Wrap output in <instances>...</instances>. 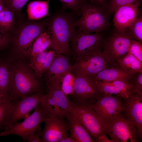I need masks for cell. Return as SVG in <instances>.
<instances>
[{
  "instance_id": "5",
  "label": "cell",
  "mask_w": 142,
  "mask_h": 142,
  "mask_svg": "<svg viewBox=\"0 0 142 142\" xmlns=\"http://www.w3.org/2000/svg\"><path fill=\"white\" fill-rule=\"evenodd\" d=\"M104 38L103 32L85 33L75 27L70 40L72 61L80 57L102 51Z\"/></svg>"
},
{
  "instance_id": "21",
  "label": "cell",
  "mask_w": 142,
  "mask_h": 142,
  "mask_svg": "<svg viewBox=\"0 0 142 142\" xmlns=\"http://www.w3.org/2000/svg\"><path fill=\"white\" fill-rule=\"evenodd\" d=\"M66 117L68 121L70 137L77 142H93L94 141L78 118L70 111Z\"/></svg>"
},
{
  "instance_id": "10",
  "label": "cell",
  "mask_w": 142,
  "mask_h": 142,
  "mask_svg": "<svg viewBox=\"0 0 142 142\" xmlns=\"http://www.w3.org/2000/svg\"><path fill=\"white\" fill-rule=\"evenodd\" d=\"M106 134L113 142H136L138 135L136 128L121 113L108 122Z\"/></svg>"
},
{
  "instance_id": "24",
  "label": "cell",
  "mask_w": 142,
  "mask_h": 142,
  "mask_svg": "<svg viewBox=\"0 0 142 142\" xmlns=\"http://www.w3.org/2000/svg\"><path fill=\"white\" fill-rule=\"evenodd\" d=\"M114 63L128 72L134 73L142 72V62L129 52Z\"/></svg>"
},
{
  "instance_id": "31",
  "label": "cell",
  "mask_w": 142,
  "mask_h": 142,
  "mask_svg": "<svg viewBox=\"0 0 142 142\" xmlns=\"http://www.w3.org/2000/svg\"><path fill=\"white\" fill-rule=\"evenodd\" d=\"M11 102L7 101L0 103V132L9 119L12 113Z\"/></svg>"
},
{
  "instance_id": "23",
  "label": "cell",
  "mask_w": 142,
  "mask_h": 142,
  "mask_svg": "<svg viewBox=\"0 0 142 142\" xmlns=\"http://www.w3.org/2000/svg\"><path fill=\"white\" fill-rule=\"evenodd\" d=\"M50 0L36 1L28 5L27 12L30 20L40 19L49 14V4Z\"/></svg>"
},
{
  "instance_id": "18",
  "label": "cell",
  "mask_w": 142,
  "mask_h": 142,
  "mask_svg": "<svg viewBox=\"0 0 142 142\" xmlns=\"http://www.w3.org/2000/svg\"><path fill=\"white\" fill-rule=\"evenodd\" d=\"M73 69V65L69 62L68 57L56 54L50 66L44 73L46 74L45 81L61 84L64 75L67 72L72 71Z\"/></svg>"
},
{
  "instance_id": "30",
  "label": "cell",
  "mask_w": 142,
  "mask_h": 142,
  "mask_svg": "<svg viewBox=\"0 0 142 142\" xmlns=\"http://www.w3.org/2000/svg\"><path fill=\"white\" fill-rule=\"evenodd\" d=\"M134 39L142 43V15L139 14L127 29Z\"/></svg>"
},
{
  "instance_id": "28",
  "label": "cell",
  "mask_w": 142,
  "mask_h": 142,
  "mask_svg": "<svg viewBox=\"0 0 142 142\" xmlns=\"http://www.w3.org/2000/svg\"><path fill=\"white\" fill-rule=\"evenodd\" d=\"M75 76L72 71L66 73L63 76L61 81V89L67 96L71 95L74 89Z\"/></svg>"
},
{
  "instance_id": "25",
  "label": "cell",
  "mask_w": 142,
  "mask_h": 142,
  "mask_svg": "<svg viewBox=\"0 0 142 142\" xmlns=\"http://www.w3.org/2000/svg\"><path fill=\"white\" fill-rule=\"evenodd\" d=\"M51 40L46 32L41 33L36 39L31 48L29 55L34 56L44 51L50 47Z\"/></svg>"
},
{
  "instance_id": "20",
  "label": "cell",
  "mask_w": 142,
  "mask_h": 142,
  "mask_svg": "<svg viewBox=\"0 0 142 142\" xmlns=\"http://www.w3.org/2000/svg\"><path fill=\"white\" fill-rule=\"evenodd\" d=\"M53 50H45L34 56L31 57V67L33 70L34 75L37 79L41 77L48 69L56 54Z\"/></svg>"
},
{
  "instance_id": "4",
  "label": "cell",
  "mask_w": 142,
  "mask_h": 142,
  "mask_svg": "<svg viewBox=\"0 0 142 142\" xmlns=\"http://www.w3.org/2000/svg\"><path fill=\"white\" fill-rule=\"evenodd\" d=\"M70 111L79 120L95 141L102 133L106 134L107 122L89 105L71 101Z\"/></svg>"
},
{
  "instance_id": "38",
  "label": "cell",
  "mask_w": 142,
  "mask_h": 142,
  "mask_svg": "<svg viewBox=\"0 0 142 142\" xmlns=\"http://www.w3.org/2000/svg\"><path fill=\"white\" fill-rule=\"evenodd\" d=\"M109 0H87L88 2L95 4L106 10Z\"/></svg>"
},
{
  "instance_id": "13",
  "label": "cell",
  "mask_w": 142,
  "mask_h": 142,
  "mask_svg": "<svg viewBox=\"0 0 142 142\" xmlns=\"http://www.w3.org/2000/svg\"><path fill=\"white\" fill-rule=\"evenodd\" d=\"M111 65L102 51L77 59L73 66V69L90 77Z\"/></svg>"
},
{
  "instance_id": "19",
  "label": "cell",
  "mask_w": 142,
  "mask_h": 142,
  "mask_svg": "<svg viewBox=\"0 0 142 142\" xmlns=\"http://www.w3.org/2000/svg\"><path fill=\"white\" fill-rule=\"evenodd\" d=\"M136 74L125 70L114 63L89 77L94 82H109L119 80L129 82Z\"/></svg>"
},
{
  "instance_id": "27",
  "label": "cell",
  "mask_w": 142,
  "mask_h": 142,
  "mask_svg": "<svg viewBox=\"0 0 142 142\" xmlns=\"http://www.w3.org/2000/svg\"><path fill=\"white\" fill-rule=\"evenodd\" d=\"M14 13L5 6L0 12V29L6 31L11 30L14 25Z\"/></svg>"
},
{
  "instance_id": "26",
  "label": "cell",
  "mask_w": 142,
  "mask_h": 142,
  "mask_svg": "<svg viewBox=\"0 0 142 142\" xmlns=\"http://www.w3.org/2000/svg\"><path fill=\"white\" fill-rule=\"evenodd\" d=\"M95 82L99 89L104 93L114 94L124 99L127 98L130 95L117 86L110 82L102 81Z\"/></svg>"
},
{
  "instance_id": "33",
  "label": "cell",
  "mask_w": 142,
  "mask_h": 142,
  "mask_svg": "<svg viewBox=\"0 0 142 142\" xmlns=\"http://www.w3.org/2000/svg\"><path fill=\"white\" fill-rule=\"evenodd\" d=\"M129 82L131 86V93L142 95V72L135 74Z\"/></svg>"
},
{
  "instance_id": "12",
  "label": "cell",
  "mask_w": 142,
  "mask_h": 142,
  "mask_svg": "<svg viewBox=\"0 0 142 142\" xmlns=\"http://www.w3.org/2000/svg\"><path fill=\"white\" fill-rule=\"evenodd\" d=\"M46 96V94L40 92L23 96L17 101L11 102V115L3 128L12 125L20 119L27 118L30 115V112L44 100Z\"/></svg>"
},
{
  "instance_id": "9",
  "label": "cell",
  "mask_w": 142,
  "mask_h": 142,
  "mask_svg": "<svg viewBox=\"0 0 142 142\" xmlns=\"http://www.w3.org/2000/svg\"><path fill=\"white\" fill-rule=\"evenodd\" d=\"M47 26V20L45 19L21 25L15 37V50L20 54L29 55L32 42L45 31Z\"/></svg>"
},
{
  "instance_id": "16",
  "label": "cell",
  "mask_w": 142,
  "mask_h": 142,
  "mask_svg": "<svg viewBox=\"0 0 142 142\" xmlns=\"http://www.w3.org/2000/svg\"><path fill=\"white\" fill-rule=\"evenodd\" d=\"M140 3H130L118 8L114 13L113 22L115 30L119 32H124L135 20L140 13Z\"/></svg>"
},
{
  "instance_id": "29",
  "label": "cell",
  "mask_w": 142,
  "mask_h": 142,
  "mask_svg": "<svg viewBox=\"0 0 142 142\" xmlns=\"http://www.w3.org/2000/svg\"><path fill=\"white\" fill-rule=\"evenodd\" d=\"M62 5V8L68 9L75 14L77 17L81 16V10L87 0H59Z\"/></svg>"
},
{
  "instance_id": "36",
  "label": "cell",
  "mask_w": 142,
  "mask_h": 142,
  "mask_svg": "<svg viewBox=\"0 0 142 142\" xmlns=\"http://www.w3.org/2000/svg\"><path fill=\"white\" fill-rule=\"evenodd\" d=\"M9 36L8 32L0 29V50L6 47L9 43Z\"/></svg>"
},
{
  "instance_id": "8",
  "label": "cell",
  "mask_w": 142,
  "mask_h": 142,
  "mask_svg": "<svg viewBox=\"0 0 142 142\" xmlns=\"http://www.w3.org/2000/svg\"><path fill=\"white\" fill-rule=\"evenodd\" d=\"M133 40L134 39L128 32H119L115 30L104 38L102 44L103 52L111 64L127 54Z\"/></svg>"
},
{
  "instance_id": "1",
  "label": "cell",
  "mask_w": 142,
  "mask_h": 142,
  "mask_svg": "<svg viewBox=\"0 0 142 142\" xmlns=\"http://www.w3.org/2000/svg\"><path fill=\"white\" fill-rule=\"evenodd\" d=\"M77 16L62 8L55 11L47 20L46 32L51 40V47L56 54L68 57L71 51L70 40Z\"/></svg>"
},
{
  "instance_id": "14",
  "label": "cell",
  "mask_w": 142,
  "mask_h": 142,
  "mask_svg": "<svg viewBox=\"0 0 142 142\" xmlns=\"http://www.w3.org/2000/svg\"><path fill=\"white\" fill-rule=\"evenodd\" d=\"M120 97L105 94L89 105L107 122L124 111V104Z\"/></svg>"
},
{
  "instance_id": "11",
  "label": "cell",
  "mask_w": 142,
  "mask_h": 142,
  "mask_svg": "<svg viewBox=\"0 0 142 142\" xmlns=\"http://www.w3.org/2000/svg\"><path fill=\"white\" fill-rule=\"evenodd\" d=\"M72 72L75 76L74 91L71 95L73 101L87 103L89 100H97L104 94L89 77L73 69Z\"/></svg>"
},
{
  "instance_id": "40",
  "label": "cell",
  "mask_w": 142,
  "mask_h": 142,
  "mask_svg": "<svg viewBox=\"0 0 142 142\" xmlns=\"http://www.w3.org/2000/svg\"><path fill=\"white\" fill-rule=\"evenodd\" d=\"M59 142H77L76 140L70 137H68L67 134L64 136Z\"/></svg>"
},
{
  "instance_id": "34",
  "label": "cell",
  "mask_w": 142,
  "mask_h": 142,
  "mask_svg": "<svg viewBox=\"0 0 142 142\" xmlns=\"http://www.w3.org/2000/svg\"><path fill=\"white\" fill-rule=\"evenodd\" d=\"M29 0H4L6 6L9 8L14 14L19 15L21 10Z\"/></svg>"
},
{
  "instance_id": "6",
  "label": "cell",
  "mask_w": 142,
  "mask_h": 142,
  "mask_svg": "<svg viewBox=\"0 0 142 142\" xmlns=\"http://www.w3.org/2000/svg\"><path fill=\"white\" fill-rule=\"evenodd\" d=\"M48 88L44 100L41 103L46 113L64 119L70 112L71 100L62 91L61 84L45 82Z\"/></svg>"
},
{
  "instance_id": "39",
  "label": "cell",
  "mask_w": 142,
  "mask_h": 142,
  "mask_svg": "<svg viewBox=\"0 0 142 142\" xmlns=\"http://www.w3.org/2000/svg\"><path fill=\"white\" fill-rule=\"evenodd\" d=\"M103 133L100 134L98 137L96 142H113L109 139Z\"/></svg>"
},
{
  "instance_id": "15",
  "label": "cell",
  "mask_w": 142,
  "mask_h": 142,
  "mask_svg": "<svg viewBox=\"0 0 142 142\" xmlns=\"http://www.w3.org/2000/svg\"><path fill=\"white\" fill-rule=\"evenodd\" d=\"M45 122L44 129L41 131L42 142H59L62 138L67 135L69 127L64 119L59 118L49 113Z\"/></svg>"
},
{
  "instance_id": "2",
  "label": "cell",
  "mask_w": 142,
  "mask_h": 142,
  "mask_svg": "<svg viewBox=\"0 0 142 142\" xmlns=\"http://www.w3.org/2000/svg\"><path fill=\"white\" fill-rule=\"evenodd\" d=\"M109 16L106 9L87 1L83 6L81 17L76 20L74 26L85 33L103 32L111 27Z\"/></svg>"
},
{
  "instance_id": "37",
  "label": "cell",
  "mask_w": 142,
  "mask_h": 142,
  "mask_svg": "<svg viewBox=\"0 0 142 142\" xmlns=\"http://www.w3.org/2000/svg\"><path fill=\"white\" fill-rule=\"evenodd\" d=\"M41 130L40 128L37 131V133H33L27 138L26 141L28 142H42L40 137Z\"/></svg>"
},
{
  "instance_id": "3",
  "label": "cell",
  "mask_w": 142,
  "mask_h": 142,
  "mask_svg": "<svg viewBox=\"0 0 142 142\" xmlns=\"http://www.w3.org/2000/svg\"><path fill=\"white\" fill-rule=\"evenodd\" d=\"M11 67L12 90L9 101L14 102L23 96L41 92V84L24 65Z\"/></svg>"
},
{
  "instance_id": "7",
  "label": "cell",
  "mask_w": 142,
  "mask_h": 142,
  "mask_svg": "<svg viewBox=\"0 0 142 142\" xmlns=\"http://www.w3.org/2000/svg\"><path fill=\"white\" fill-rule=\"evenodd\" d=\"M47 118L40 103L34 112L22 122H17L12 125L4 127L0 132V136L17 135L21 137L24 142H26L28 136L37 132L41 124L45 122Z\"/></svg>"
},
{
  "instance_id": "42",
  "label": "cell",
  "mask_w": 142,
  "mask_h": 142,
  "mask_svg": "<svg viewBox=\"0 0 142 142\" xmlns=\"http://www.w3.org/2000/svg\"><path fill=\"white\" fill-rule=\"evenodd\" d=\"M3 102L2 101V100H1L0 97V103H2V102Z\"/></svg>"
},
{
  "instance_id": "17",
  "label": "cell",
  "mask_w": 142,
  "mask_h": 142,
  "mask_svg": "<svg viewBox=\"0 0 142 142\" xmlns=\"http://www.w3.org/2000/svg\"><path fill=\"white\" fill-rule=\"evenodd\" d=\"M125 100L124 111L126 119L136 127L138 137L142 135V95L131 93Z\"/></svg>"
},
{
  "instance_id": "41",
  "label": "cell",
  "mask_w": 142,
  "mask_h": 142,
  "mask_svg": "<svg viewBox=\"0 0 142 142\" xmlns=\"http://www.w3.org/2000/svg\"><path fill=\"white\" fill-rule=\"evenodd\" d=\"M6 6L4 0H0V12Z\"/></svg>"
},
{
  "instance_id": "32",
  "label": "cell",
  "mask_w": 142,
  "mask_h": 142,
  "mask_svg": "<svg viewBox=\"0 0 142 142\" xmlns=\"http://www.w3.org/2000/svg\"><path fill=\"white\" fill-rule=\"evenodd\" d=\"M142 0H109L106 11L109 16L114 13L119 7L130 3H139L141 4Z\"/></svg>"
},
{
  "instance_id": "35",
  "label": "cell",
  "mask_w": 142,
  "mask_h": 142,
  "mask_svg": "<svg viewBox=\"0 0 142 142\" xmlns=\"http://www.w3.org/2000/svg\"><path fill=\"white\" fill-rule=\"evenodd\" d=\"M128 52L142 62V43L135 40H132L129 45Z\"/></svg>"
},
{
  "instance_id": "22",
  "label": "cell",
  "mask_w": 142,
  "mask_h": 142,
  "mask_svg": "<svg viewBox=\"0 0 142 142\" xmlns=\"http://www.w3.org/2000/svg\"><path fill=\"white\" fill-rule=\"evenodd\" d=\"M12 90L11 66L0 65V97L3 102L9 101Z\"/></svg>"
}]
</instances>
